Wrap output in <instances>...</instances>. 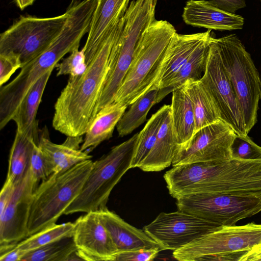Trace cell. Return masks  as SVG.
<instances>
[{"mask_svg":"<svg viewBox=\"0 0 261 261\" xmlns=\"http://www.w3.org/2000/svg\"><path fill=\"white\" fill-rule=\"evenodd\" d=\"M123 23L122 18L95 52L85 53L86 69L69 77L55 102L54 129L67 136H82L96 115V109L110 69L115 40Z\"/></svg>","mask_w":261,"mask_h":261,"instance_id":"1","label":"cell"},{"mask_svg":"<svg viewBox=\"0 0 261 261\" xmlns=\"http://www.w3.org/2000/svg\"><path fill=\"white\" fill-rule=\"evenodd\" d=\"M176 33L174 27L166 20L155 19L152 22L139 43L113 103L128 107L151 89H159L165 56Z\"/></svg>","mask_w":261,"mask_h":261,"instance_id":"2","label":"cell"},{"mask_svg":"<svg viewBox=\"0 0 261 261\" xmlns=\"http://www.w3.org/2000/svg\"><path fill=\"white\" fill-rule=\"evenodd\" d=\"M158 0H134L123 17L122 28L114 43L110 69L96 109V114L112 103L130 67L139 43L155 19Z\"/></svg>","mask_w":261,"mask_h":261,"instance_id":"3","label":"cell"},{"mask_svg":"<svg viewBox=\"0 0 261 261\" xmlns=\"http://www.w3.org/2000/svg\"><path fill=\"white\" fill-rule=\"evenodd\" d=\"M82 38L76 27L66 23L45 51L23 66L12 81L1 87V129L12 120L30 88L47 71L54 68L66 54L79 48Z\"/></svg>","mask_w":261,"mask_h":261,"instance_id":"4","label":"cell"},{"mask_svg":"<svg viewBox=\"0 0 261 261\" xmlns=\"http://www.w3.org/2000/svg\"><path fill=\"white\" fill-rule=\"evenodd\" d=\"M90 160L68 170L54 173L35 190L28 222L29 236L56 223L80 194L91 169Z\"/></svg>","mask_w":261,"mask_h":261,"instance_id":"5","label":"cell"},{"mask_svg":"<svg viewBox=\"0 0 261 261\" xmlns=\"http://www.w3.org/2000/svg\"><path fill=\"white\" fill-rule=\"evenodd\" d=\"M138 134L114 146L108 153L93 162L80 194L64 214L96 212L107 207L113 189L131 168Z\"/></svg>","mask_w":261,"mask_h":261,"instance_id":"6","label":"cell"},{"mask_svg":"<svg viewBox=\"0 0 261 261\" xmlns=\"http://www.w3.org/2000/svg\"><path fill=\"white\" fill-rule=\"evenodd\" d=\"M215 40L240 103L248 134L257 122L260 77L250 54L236 34L215 38Z\"/></svg>","mask_w":261,"mask_h":261,"instance_id":"7","label":"cell"},{"mask_svg":"<svg viewBox=\"0 0 261 261\" xmlns=\"http://www.w3.org/2000/svg\"><path fill=\"white\" fill-rule=\"evenodd\" d=\"M261 243V224L223 226L173 251L179 261L238 260Z\"/></svg>","mask_w":261,"mask_h":261,"instance_id":"8","label":"cell"},{"mask_svg":"<svg viewBox=\"0 0 261 261\" xmlns=\"http://www.w3.org/2000/svg\"><path fill=\"white\" fill-rule=\"evenodd\" d=\"M68 16L67 10L51 17L21 16L1 34L0 54L18 57L22 67L47 49L62 29Z\"/></svg>","mask_w":261,"mask_h":261,"instance_id":"9","label":"cell"},{"mask_svg":"<svg viewBox=\"0 0 261 261\" xmlns=\"http://www.w3.org/2000/svg\"><path fill=\"white\" fill-rule=\"evenodd\" d=\"M176 199L178 210L220 226L235 225L261 211V197L220 193H196Z\"/></svg>","mask_w":261,"mask_h":261,"instance_id":"10","label":"cell"},{"mask_svg":"<svg viewBox=\"0 0 261 261\" xmlns=\"http://www.w3.org/2000/svg\"><path fill=\"white\" fill-rule=\"evenodd\" d=\"M200 80L212 97L221 120L237 135H248L240 103L214 37L211 40L206 68Z\"/></svg>","mask_w":261,"mask_h":261,"instance_id":"11","label":"cell"},{"mask_svg":"<svg viewBox=\"0 0 261 261\" xmlns=\"http://www.w3.org/2000/svg\"><path fill=\"white\" fill-rule=\"evenodd\" d=\"M221 227L178 210L161 213L143 230L161 250L173 251Z\"/></svg>","mask_w":261,"mask_h":261,"instance_id":"12","label":"cell"},{"mask_svg":"<svg viewBox=\"0 0 261 261\" xmlns=\"http://www.w3.org/2000/svg\"><path fill=\"white\" fill-rule=\"evenodd\" d=\"M236 135L221 120L202 127L185 147L176 151L172 165L231 160L230 147Z\"/></svg>","mask_w":261,"mask_h":261,"instance_id":"13","label":"cell"},{"mask_svg":"<svg viewBox=\"0 0 261 261\" xmlns=\"http://www.w3.org/2000/svg\"><path fill=\"white\" fill-rule=\"evenodd\" d=\"M30 167L15 186L12 196L0 215V245H15L29 237L28 222L35 190L39 185Z\"/></svg>","mask_w":261,"mask_h":261,"instance_id":"14","label":"cell"},{"mask_svg":"<svg viewBox=\"0 0 261 261\" xmlns=\"http://www.w3.org/2000/svg\"><path fill=\"white\" fill-rule=\"evenodd\" d=\"M73 238L84 260L115 261L118 249L98 212H90L74 222Z\"/></svg>","mask_w":261,"mask_h":261,"instance_id":"15","label":"cell"},{"mask_svg":"<svg viewBox=\"0 0 261 261\" xmlns=\"http://www.w3.org/2000/svg\"><path fill=\"white\" fill-rule=\"evenodd\" d=\"M182 18L188 25L211 30H240L244 23V18L241 16L224 12L205 0L188 1Z\"/></svg>","mask_w":261,"mask_h":261,"instance_id":"16","label":"cell"},{"mask_svg":"<svg viewBox=\"0 0 261 261\" xmlns=\"http://www.w3.org/2000/svg\"><path fill=\"white\" fill-rule=\"evenodd\" d=\"M118 252L160 248L144 231L130 225L108 208L97 211Z\"/></svg>","mask_w":261,"mask_h":261,"instance_id":"17","label":"cell"},{"mask_svg":"<svg viewBox=\"0 0 261 261\" xmlns=\"http://www.w3.org/2000/svg\"><path fill=\"white\" fill-rule=\"evenodd\" d=\"M129 0H97L84 52L95 51L102 44L115 25L123 17Z\"/></svg>","mask_w":261,"mask_h":261,"instance_id":"18","label":"cell"},{"mask_svg":"<svg viewBox=\"0 0 261 261\" xmlns=\"http://www.w3.org/2000/svg\"><path fill=\"white\" fill-rule=\"evenodd\" d=\"M61 144L52 142L44 129L39 133L38 146L47 159L54 173L64 172L77 164L90 160L92 156L82 151L80 144L83 142L82 136H67Z\"/></svg>","mask_w":261,"mask_h":261,"instance_id":"19","label":"cell"},{"mask_svg":"<svg viewBox=\"0 0 261 261\" xmlns=\"http://www.w3.org/2000/svg\"><path fill=\"white\" fill-rule=\"evenodd\" d=\"M211 36V30L191 34H175L165 56L164 67L159 83L160 90L167 87L195 49Z\"/></svg>","mask_w":261,"mask_h":261,"instance_id":"20","label":"cell"},{"mask_svg":"<svg viewBox=\"0 0 261 261\" xmlns=\"http://www.w3.org/2000/svg\"><path fill=\"white\" fill-rule=\"evenodd\" d=\"M177 147L170 105H165L162 122L155 143L139 168L145 172L160 171L172 165Z\"/></svg>","mask_w":261,"mask_h":261,"instance_id":"21","label":"cell"},{"mask_svg":"<svg viewBox=\"0 0 261 261\" xmlns=\"http://www.w3.org/2000/svg\"><path fill=\"white\" fill-rule=\"evenodd\" d=\"M53 69H49L30 88L12 120L16 124L17 131L31 136L38 144L40 133L36 120L37 113Z\"/></svg>","mask_w":261,"mask_h":261,"instance_id":"22","label":"cell"},{"mask_svg":"<svg viewBox=\"0 0 261 261\" xmlns=\"http://www.w3.org/2000/svg\"><path fill=\"white\" fill-rule=\"evenodd\" d=\"M170 106L177 143L176 153L187 145L195 130L193 106L184 85L172 91Z\"/></svg>","mask_w":261,"mask_h":261,"instance_id":"23","label":"cell"},{"mask_svg":"<svg viewBox=\"0 0 261 261\" xmlns=\"http://www.w3.org/2000/svg\"><path fill=\"white\" fill-rule=\"evenodd\" d=\"M127 107L112 103L100 110L88 127L80 149L91 151L112 137L115 127Z\"/></svg>","mask_w":261,"mask_h":261,"instance_id":"24","label":"cell"},{"mask_svg":"<svg viewBox=\"0 0 261 261\" xmlns=\"http://www.w3.org/2000/svg\"><path fill=\"white\" fill-rule=\"evenodd\" d=\"M184 85L194 110L195 133L202 127L221 120L219 111L201 80H188Z\"/></svg>","mask_w":261,"mask_h":261,"instance_id":"25","label":"cell"},{"mask_svg":"<svg viewBox=\"0 0 261 261\" xmlns=\"http://www.w3.org/2000/svg\"><path fill=\"white\" fill-rule=\"evenodd\" d=\"M212 37L211 36L198 45L167 87L160 90L164 96L183 85L188 80L198 81L201 79L206 68Z\"/></svg>","mask_w":261,"mask_h":261,"instance_id":"26","label":"cell"},{"mask_svg":"<svg viewBox=\"0 0 261 261\" xmlns=\"http://www.w3.org/2000/svg\"><path fill=\"white\" fill-rule=\"evenodd\" d=\"M36 141L31 136L16 130L10 149L6 179L16 184L28 171Z\"/></svg>","mask_w":261,"mask_h":261,"instance_id":"27","label":"cell"},{"mask_svg":"<svg viewBox=\"0 0 261 261\" xmlns=\"http://www.w3.org/2000/svg\"><path fill=\"white\" fill-rule=\"evenodd\" d=\"M161 101L160 90L153 88L148 91L130 106L119 120L116 128L120 137L130 134L146 120L147 115L151 107Z\"/></svg>","mask_w":261,"mask_h":261,"instance_id":"28","label":"cell"},{"mask_svg":"<svg viewBox=\"0 0 261 261\" xmlns=\"http://www.w3.org/2000/svg\"><path fill=\"white\" fill-rule=\"evenodd\" d=\"M165 110V105L153 114L138 137L131 163V168H139L153 148L160 129Z\"/></svg>","mask_w":261,"mask_h":261,"instance_id":"29","label":"cell"},{"mask_svg":"<svg viewBox=\"0 0 261 261\" xmlns=\"http://www.w3.org/2000/svg\"><path fill=\"white\" fill-rule=\"evenodd\" d=\"M74 224L71 222L49 225L16 244L26 253L60 239L73 236Z\"/></svg>","mask_w":261,"mask_h":261,"instance_id":"30","label":"cell"},{"mask_svg":"<svg viewBox=\"0 0 261 261\" xmlns=\"http://www.w3.org/2000/svg\"><path fill=\"white\" fill-rule=\"evenodd\" d=\"M76 250L73 237H66L28 252L21 261H66Z\"/></svg>","mask_w":261,"mask_h":261,"instance_id":"31","label":"cell"},{"mask_svg":"<svg viewBox=\"0 0 261 261\" xmlns=\"http://www.w3.org/2000/svg\"><path fill=\"white\" fill-rule=\"evenodd\" d=\"M230 150L232 159L243 160L261 159V147L255 144L248 135H236Z\"/></svg>","mask_w":261,"mask_h":261,"instance_id":"32","label":"cell"},{"mask_svg":"<svg viewBox=\"0 0 261 261\" xmlns=\"http://www.w3.org/2000/svg\"><path fill=\"white\" fill-rule=\"evenodd\" d=\"M87 63L84 51L82 48L75 49L70 55L64 59L60 63H58L57 76L69 75V77H75L82 74L86 70Z\"/></svg>","mask_w":261,"mask_h":261,"instance_id":"33","label":"cell"},{"mask_svg":"<svg viewBox=\"0 0 261 261\" xmlns=\"http://www.w3.org/2000/svg\"><path fill=\"white\" fill-rule=\"evenodd\" d=\"M30 170L34 179L39 184L40 181L46 179L53 174L47 159L36 143H34L32 152Z\"/></svg>","mask_w":261,"mask_h":261,"instance_id":"34","label":"cell"},{"mask_svg":"<svg viewBox=\"0 0 261 261\" xmlns=\"http://www.w3.org/2000/svg\"><path fill=\"white\" fill-rule=\"evenodd\" d=\"M22 64L19 58L13 55L0 54V85L2 87Z\"/></svg>","mask_w":261,"mask_h":261,"instance_id":"35","label":"cell"},{"mask_svg":"<svg viewBox=\"0 0 261 261\" xmlns=\"http://www.w3.org/2000/svg\"><path fill=\"white\" fill-rule=\"evenodd\" d=\"M161 249H139L119 252L115 261H150L156 257Z\"/></svg>","mask_w":261,"mask_h":261,"instance_id":"36","label":"cell"},{"mask_svg":"<svg viewBox=\"0 0 261 261\" xmlns=\"http://www.w3.org/2000/svg\"><path fill=\"white\" fill-rule=\"evenodd\" d=\"M25 252L19 249L16 244L1 246V261H21Z\"/></svg>","mask_w":261,"mask_h":261,"instance_id":"37","label":"cell"},{"mask_svg":"<svg viewBox=\"0 0 261 261\" xmlns=\"http://www.w3.org/2000/svg\"><path fill=\"white\" fill-rule=\"evenodd\" d=\"M214 6L231 14H235L239 9L246 7L245 0H210Z\"/></svg>","mask_w":261,"mask_h":261,"instance_id":"38","label":"cell"},{"mask_svg":"<svg viewBox=\"0 0 261 261\" xmlns=\"http://www.w3.org/2000/svg\"><path fill=\"white\" fill-rule=\"evenodd\" d=\"M261 261V243L253 246L240 259V261Z\"/></svg>","mask_w":261,"mask_h":261,"instance_id":"39","label":"cell"},{"mask_svg":"<svg viewBox=\"0 0 261 261\" xmlns=\"http://www.w3.org/2000/svg\"><path fill=\"white\" fill-rule=\"evenodd\" d=\"M18 7L23 10L27 7L32 5L35 0H14Z\"/></svg>","mask_w":261,"mask_h":261,"instance_id":"40","label":"cell"},{"mask_svg":"<svg viewBox=\"0 0 261 261\" xmlns=\"http://www.w3.org/2000/svg\"><path fill=\"white\" fill-rule=\"evenodd\" d=\"M260 99H261V76H260Z\"/></svg>","mask_w":261,"mask_h":261,"instance_id":"41","label":"cell"},{"mask_svg":"<svg viewBox=\"0 0 261 261\" xmlns=\"http://www.w3.org/2000/svg\"><path fill=\"white\" fill-rule=\"evenodd\" d=\"M261 1V0H260Z\"/></svg>","mask_w":261,"mask_h":261,"instance_id":"42","label":"cell"}]
</instances>
